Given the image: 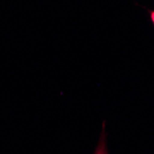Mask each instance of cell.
Listing matches in <instances>:
<instances>
[{"mask_svg": "<svg viewBox=\"0 0 154 154\" xmlns=\"http://www.w3.org/2000/svg\"><path fill=\"white\" fill-rule=\"evenodd\" d=\"M95 154H107L106 150V146H105V137H104V130L103 131L102 137H101V140L99 142V145L97 147Z\"/></svg>", "mask_w": 154, "mask_h": 154, "instance_id": "obj_1", "label": "cell"}, {"mask_svg": "<svg viewBox=\"0 0 154 154\" xmlns=\"http://www.w3.org/2000/svg\"><path fill=\"white\" fill-rule=\"evenodd\" d=\"M149 11V19H150V21L152 23V25L154 26V9L152 10H148Z\"/></svg>", "mask_w": 154, "mask_h": 154, "instance_id": "obj_2", "label": "cell"}]
</instances>
